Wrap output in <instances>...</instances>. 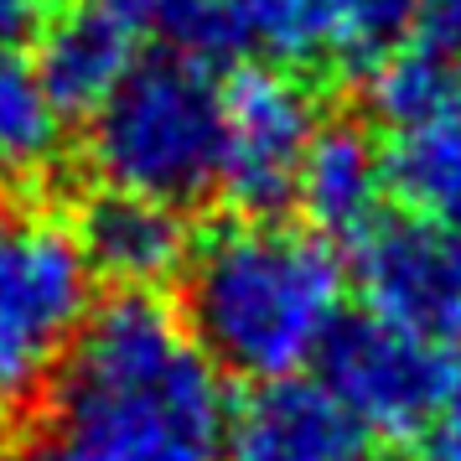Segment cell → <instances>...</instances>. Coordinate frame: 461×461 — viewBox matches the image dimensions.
I'll use <instances>...</instances> for the list:
<instances>
[{
  "label": "cell",
  "mask_w": 461,
  "mask_h": 461,
  "mask_svg": "<svg viewBox=\"0 0 461 461\" xmlns=\"http://www.w3.org/2000/svg\"><path fill=\"white\" fill-rule=\"evenodd\" d=\"M229 394L156 291L94 306L58 363L52 415L94 461H223Z\"/></svg>",
  "instance_id": "6da1fadb"
},
{
  "label": "cell",
  "mask_w": 461,
  "mask_h": 461,
  "mask_svg": "<svg viewBox=\"0 0 461 461\" xmlns=\"http://www.w3.org/2000/svg\"><path fill=\"white\" fill-rule=\"evenodd\" d=\"M182 321L212 368L249 384L301 378L342 327V265L327 239L275 218H244L192 244Z\"/></svg>",
  "instance_id": "7a4b0ae2"
},
{
  "label": "cell",
  "mask_w": 461,
  "mask_h": 461,
  "mask_svg": "<svg viewBox=\"0 0 461 461\" xmlns=\"http://www.w3.org/2000/svg\"><path fill=\"white\" fill-rule=\"evenodd\" d=\"M223 84L192 52H156L125 73V84L94 109L88 167L104 192H130L182 208L218 187Z\"/></svg>",
  "instance_id": "3957f363"
},
{
  "label": "cell",
  "mask_w": 461,
  "mask_h": 461,
  "mask_svg": "<svg viewBox=\"0 0 461 461\" xmlns=\"http://www.w3.org/2000/svg\"><path fill=\"white\" fill-rule=\"evenodd\" d=\"M94 301V270L78 233L37 218L0 212V399L26 394L52 374Z\"/></svg>",
  "instance_id": "277c9868"
},
{
  "label": "cell",
  "mask_w": 461,
  "mask_h": 461,
  "mask_svg": "<svg viewBox=\"0 0 461 461\" xmlns=\"http://www.w3.org/2000/svg\"><path fill=\"white\" fill-rule=\"evenodd\" d=\"M316 363L337 404L374 436L415 440L461 410V348L415 337L384 316L342 321Z\"/></svg>",
  "instance_id": "5b68a950"
},
{
  "label": "cell",
  "mask_w": 461,
  "mask_h": 461,
  "mask_svg": "<svg viewBox=\"0 0 461 461\" xmlns=\"http://www.w3.org/2000/svg\"><path fill=\"white\" fill-rule=\"evenodd\" d=\"M420 26V0H212V47L280 68L374 73Z\"/></svg>",
  "instance_id": "8992f818"
},
{
  "label": "cell",
  "mask_w": 461,
  "mask_h": 461,
  "mask_svg": "<svg viewBox=\"0 0 461 461\" xmlns=\"http://www.w3.org/2000/svg\"><path fill=\"white\" fill-rule=\"evenodd\" d=\"M321 114L312 88L291 68L244 63L223 84V140H218V187L244 218H270L295 203Z\"/></svg>",
  "instance_id": "52a82bcc"
},
{
  "label": "cell",
  "mask_w": 461,
  "mask_h": 461,
  "mask_svg": "<svg viewBox=\"0 0 461 461\" xmlns=\"http://www.w3.org/2000/svg\"><path fill=\"white\" fill-rule=\"evenodd\" d=\"M368 316L461 348V229L430 218H374L353 249Z\"/></svg>",
  "instance_id": "ba28073f"
},
{
  "label": "cell",
  "mask_w": 461,
  "mask_h": 461,
  "mask_svg": "<svg viewBox=\"0 0 461 461\" xmlns=\"http://www.w3.org/2000/svg\"><path fill=\"white\" fill-rule=\"evenodd\" d=\"M363 440L368 430L321 378H275L229 410L223 461H368Z\"/></svg>",
  "instance_id": "9c48e42d"
},
{
  "label": "cell",
  "mask_w": 461,
  "mask_h": 461,
  "mask_svg": "<svg viewBox=\"0 0 461 461\" xmlns=\"http://www.w3.org/2000/svg\"><path fill=\"white\" fill-rule=\"evenodd\" d=\"M73 233L88 254V270L109 275L120 291H150L182 275L192 259V233L182 212L150 197H130V192L94 197Z\"/></svg>",
  "instance_id": "30bf717a"
},
{
  "label": "cell",
  "mask_w": 461,
  "mask_h": 461,
  "mask_svg": "<svg viewBox=\"0 0 461 461\" xmlns=\"http://www.w3.org/2000/svg\"><path fill=\"white\" fill-rule=\"evenodd\" d=\"M140 37L120 26L109 11L94 0H78L47 22L42 42H37V73L52 88V99L63 114H94L114 88L125 84V73L140 63Z\"/></svg>",
  "instance_id": "8fae6325"
},
{
  "label": "cell",
  "mask_w": 461,
  "mask_h": 461,
  "mask_svg": "<svg viewBox=\"0 0 461 461\" xmlns=\"http://www.w3.org/2000/svg\"><path fill=\"white\" fill-rule=\"evenodd\" d=\"M389 187L384 176V150L374 135L353 120H332L316 130L306 167L295 182V203L306 212L312 233H363L378 218V197Z\"/></svg>",
  "instance_id": "7c38bea8"
},
{
  "label": "cell",
  "mask_w": 461,
  "mask_h": 461,
  "mask_svg": "<svg viewBox=\"0 0 461 461\" xmlns=\"http://www.w3.org/2000/svg\"><path fill=\"white\" fill-rule=\"evenodd\" d=\"M384 176L415 218L461 229V99L430 120L394 130L384 146Z\"/></svg>",
  "instance_id": "4fadbf2b"
},
{
  "label": "cell",
  "mask_w": 461,
  "mask_h": 461,
  "mask_svg": "<svg viewBox=\"0 0 461 461\" xmlns=\"http://www.w3.org/2000/svg\"><path fill=\"white\" fill-rule=\"evenodd\" d=\"M68 146V114L22 52H0V176L42 182Z\"/></svg>",
  "instance_id": "5bb4252c"
},
{
  "label": "cell",
  "mask_w": 461,
  "mask_h": 461,
  "mask_svg": "<svg viewBox=\"0 0 461 461\" xmlns=\"http://www.w3.org/2000/svg\"><path fill=\"white\" fill-rule=\"evenodd\" d=\"M456 47L436 42H404L399 52H389L384 63L368 73V104L378 109V120H389L394 130L430 120L446 104H456Z\"/></svg>",
  "instance_id": "9a60e30c"
},
{
  "label": "cell",
  "mask_w": 461,
  "mask_h": 461,
  "mask_svg": "<svg viewBox=\"0 0 461 461\" xmlns=\"http://www.w3.org/2000/svg\"><path fill=\"white\" fill-rule=\"evenodd\" d=\"M135 37H167L176 52L208 58L212 47V0H94Z\"/></svg>",
  "instance_id": "2e32d148"
},
{
  "label": "cell",
  "mask_w": 461,
  "mask_h": 461,
  "mask_svg": "<svg viewBox=\"0 0 461 461\" xmlns=\"http://www.w3.org/2000/svg\"><path fill=\"white\" fill-rule=\"evenodd\" d=\"M410 461H461V410L440 415L430 430L415 436V456Z\"/></svg>",
  "instance_id": "e0dca14e"
},
{
  "label": "cell",
  "mask_w": 461,
  "mask_h": 461,
  "mask_svg": "<svg viewBox=\"0 0 461 461\" xmlns=\"http://www.w3.org/2000/svg\"><path fill=\"white\" fill-rule=\"evenodd\" d=\"M420 37L436 47H461V0H420Z\"/></svg>",
  "instance_id": "ac0fdd59"
},
{
  "label": "cell",
  "mask_w": 461,
  "mask_h": 461,
  "mask_svg": "<svg viewBox=\"0 0 461 461\" xmlns=\"http://www.w3.org/2000/svg\"><path fill=\"white\" fill-rule=\"evenodd\" d=\"M11 461H94V456L73 436H63V430H37V436H26L16 446Z\"/></svg>",
  "instance_id": "d6986e66"
},
{
  "label": "cell",
  "mask_w": 461,
  "mask_h": 461,
  "mask_svg": "<svg viewBox=\"0 0 461 461\" xmlns=\"http://www.w3.org/2000/svg\"><path fill=\"white\" fill-rule=\"evenodd\" d=\"M456 88H461V47H456Z\"/></svg>",
  "instance_id": "ffe728a7"
}]
</instances>
